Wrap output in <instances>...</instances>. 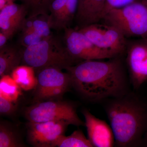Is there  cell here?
<instances>
[{
	"mask_svg": "<svg viewBox=\"0 0 147 147\" xmlns=\"http://www.w3.org/2000/svg\"><path fill=\"white\" fill-rule=\"evenodd\" d=\"M67 0H54L49 8L47 18L51 27L53 22L59 15L65 6Z\"/></svg>",
	"mask_w": 147,
	"mask_h": 147,
	"instance_id": "22",
	"label": "cell"
},
{
	"mask_svg": "<svg viewBox=\"0 0 147 147\" xmlns=\"http://www.w3.org/2000/svg\"><path fill=\"white\" fill-rule=\"evenodd\" d=\"M37 72V84L34 95L36 102L60 97L71 86L69 73L63 72L61 69L46 67Z\"/></svg>",
	"mask_w": 147,
	"mask_h": 147,
	"instance_id": "7",
	"label": "cell"
},
{
	"mask_svg": "<svg viewBox=\"0 0 147 147\" xmlns=\"http://www.w3.org/2000/svg\"><path fill=\"white\" fill-rule=\"evenodd\" d=\"M139 2H144V0H106L103 17L112 9L121 8L130 4Z\"/></svg>",
	"mask_w": 147,
	"mask_h": 147,
	"instance_id": "23",
	"label": "cell"
},
{
	"mask_svg": "<svg viewBox=\"0 0 147 147\" xmlns=\"http://www.w3.org/2000/svg\"><path fill=\"white\" fill-rule=\"evenodd\" d=\"M22 62L36 71L48 67L67 69L76 64L66 47L53 36L26 47L23 51Z\"/></svg>",
	"mask_w": 147,
	"mask_h": 147,
	"instance_id": "3",
	"label": "cell"
},
{
	"mask_svg": "<svg viewBox=\"0 0 147 147\" xmlns=\"http://www.w3.org/2000/svg\"><path fill=\"white\" fill-rule=\"evenodd\" d=\"M54 147H93L89 140L80 129L75 130L69 136H61L55 142Z\"/></svg>",
	"mask_w": 147,
	"mask_h": 147,
	"instance_id": "17",
	"label": "cell"
},
{
	"mask_svg": "<svg viewBox=\"0 0 147 147\" xmlns=\"http://www.w3.org/2000/svg\"><path fill=\"white\" fill-rule=\"evenodd\" d=\"M89 140L93 147H112L115 137L111 126L105 121L96 117L86 109L82 111Z\"/></svg>",
	"mask_w": 147,
	"mask_h": 147,
	"instance_id": "11",
	"label": "cell"
},
{
	"mask_svg": "<svg viewBox=\"0 0 147 147\" xmlns=\"http://www.w3.org/2000/svg\"><path fill=\"white\" fill-rule=\"evenodd\" d=\"M15 110V105L12 102L0 95V113L2 115L12 114Z\"/></svg>",
	"mask_w": 147,
	"mask_h": 147,
	"instance_id": "25",
	"label": "cell"
},
{
	"mask_svg": "<svg viewBox=\"0 0 147 147\" xmlns=\"http://www.w3.org/2000/svg\"><path fill=\"white\" fill-rule=\"evenodd\" d=\"M78 30L96 46L114 57L125 54L128 40L115 27L99 22Z\"/></svg>",
	"mask_w": 147,
	"mask_h": 147,
	"instance_id": "6",
	"label": "cell"
},
{
	"mask_svg": "<svg viewBox=\"0 0 147 147\" xmlns=\"http://www.w3.org/2000/svg\"><path fill=\"white\" fill-rule=\"evenodd\" d=\"M44 39L34 30V29L23 32L21 36V44L27 47L39 42Z\"/></svg>",
	"mask_w": 147,
	"mask_h": 147,
	"instance_id": "24",
	"label": "cell"
},
{
	"mask_svg": "<svg viewBox=\"0 0 147 147\" xmlns=\"http://www.w3.org/2000/svg\"><path fill=\"white\" fill-rule=\"evenodd\" d=\"M25 115L31 122L63 121L74 126H85L74 105L65 101L48 100L36 102L26 109Z\"/></svg>",
	"mask_w": 147,
	"mask_h": 147,
	"instance_id": "5",
	"label": "cell"
},
{
	"mask_svg": "<svg viewBox=\"0 0 147 147\" xmlns=\"http://www.w3.org/2000/svg\"><path fill=\"white\" fill-rule=\"evenodd\" d=\"M101 23L118 30L127 38H147V4L143 2L130 4L110 10Z\"/></svg>",
	"mask_w": 147,
	"mask_h": 147,
	"instance_id": "4",
	"label": "cell"
},
{
	"mask_svg": "<svg viewBox=\"0 0 147 147\" xmlns=\"http://www.w3.org/2000/svg\"><path fill=\"white\" fill-rule=\"evenodd\" d=\"M21 88L10 75L1 77L0 80V95L11 102L16 101L21 94Z\"/></svg>",
	"mask_w": 147,
	"mask_h": 147,
	"instance_id": "18",
	"label": "cell"
},
{
	"mask_svg": "<svg viewBox=\"0 0 147 147\" xmlns=\"http://www.w3.org/2000/svg\"><path fill=\"white\" fill-rule=\"evenodd\" d=\"M23 51L12 45L0 48V76L9 74L22 61Z\"/></svg>",
	"mask_w": 147,
	"mask_h": 147,
	"instance_id": "14",
	"label": "cell"
},
{
	"mask_svg": "<svg viewBox=\"0 0 147 147\" xmlns=\"http://www.w3.org/2000/svg\"><path fill=\"white\" fill-rule=\"evenodd\" d=\"M18 136L13 129L5 124L0 125V147L22 146Z\"/></svg>",
	"mask_w": 147,
	"mask_h": 147,
	"instance_id": "20",
	"label": "cell"
},
{
	"mask_svg": "<svg viewBox=\"0 0 147 147\" xmlns=\"http://www.w3.org/2000/svg\"><path fill=\"white\" fill-rule=\"evenodd\" d=\"M147 4V0H144V2Z\"/></svg>",
	"mask_w": 147,
	"mask_h": 147,
	"instance_id": "29",
	"label": "cell"
},
{
	"mask_svg": "<svg viewBox=\"0 0 147 147\" xmlns=\"http://www.w3.org/2000/svg\"><path fill=\"white\" fill-rule=\"evenodd\" d=\"M115 137V146L141 147L147 131V101L130 91L102 101Z\"/></svg>",
	"mask_w": 147,
	"mask_h": 147,
	"instance_id": "2",
	"label": "cell"
},
{
	"mask_svg": "<svg viewBox=\"0 0 147 147\" xmlns=\"http://www.w3.org/2000/svg\"><path fill=\"white\" fill-rule=\"evenodd\" d=\"M124 56L107 61L81 62L66 69L71 86L85 99L100 102L130 92L131 84Z\"/></svg>",
	"mask_w": 147,
	"mask_h": 147,
	"instance_id": "1",
	"label": "cell"
},
{
	"mask_svg": "<svg viewBox=\"0 0 147 147\" xmlns=\"http://www.w3.org/2000/svg\"><path fill=\"white\" fill-rule=\"evenodd\" d=\"M28 11V17L48 16L49 8L54 0H20Z\"/></svg>",
	"mask_w": 147,
	"mask_h": 147,
	"instance_id": "19",
	"label": "cell"
},
{
	"mask_svg": "<svg viewBox=\"0 0 147 147\" xmlns=\"http://www.w3.org/2000/svg\"><path fill=\"white\" fill-rule=\"evenodd\" d=\"M69 125L63 121L29 122L27 125L29 142L35 147H53L56 141L64 135Z\"/></svg>",
	"mask_w": 147,
	"mask_h": 147,
	"instance_id": "10",
	"label": "cell"
},
{
	"mask_svg": "<svg viewBox=\"0 0 147 147\" xmlns=\"http://www.w3.org/2000/svg\"><path fill=\"white\" fill-rule=\"evenodd\" d=\"M47 16L40 15L35 17L33 24L34 31L43 38L52 36L51 28Z\"/></svg>",
	"mask_w": 147,
	"mask_h": 147,
	"instance_id": "21",
	"label": "cell"
},
{
	"mask_svg": "<svg viewBox=\"0 0 147 147\" xmlns=\"http://www.w3.org/2000/svg\"><path fill=\"white\" fill-rule=\"evenodd\" d=\"M7 1H8L7 0H0V10L2 9L7 4Z\"/></svg>",
	"mask_w": 147,
	"mask_h": 147,
	"instance_id": "28",
	"label": "cell"
},
{
	"mask_svg": "<svg viewBox=\"0 0 147 147\" xmlns=\"http://www.w3.org/2000/svg\"><path fill=\"white\" fill-rule=\"evenodd\" d=\"M8 38L5 34L2 32L0 33V48L5 46L7 41L8 40Z\"/></svg>",
	"mask_w": 147,
	"mask_h": 147,
	"instance_id": "26",
	"label": "cell"
},
{
	"mask_svg": "<svg viewBox=\"0 0 147 147\" xmlns=\"http://www.w3.org/2000/svg\"><path fill=\"white\" fill-rule=\"evenodd\" d=\"M141 147H147V131L145 133L143 138Z\"/></svg>",
	"mask_w": 147,
	"mask_h": 147,
	"instance_id": "27",
	"label": "cell"
},
{
	"mask_svg": "<svg viewBox=\"0 0 147 147\" xmlns=\"http://www.w3.org/2000/svg\"><path fill=\"white\" fill-rule=\"evenodd\" d=\"M64 30L65 47L76 64L85 61L115 57L96 46L79 30L68 28Z\"/></svg>",
	"mask_w": 147,
	"mask_h": 147,
	"instance_id": "8",
	"label": "cell"
},
{
	"mask_svg": "<svg viewBox=\"0 0 147 147\" xmlns=\"http://www.w3.org/2000/svg\"><path fill=\"white\" fill-rule=\"evenodd\" d=\"M0 11L1 32L8 39L21 30L24 21L28 17L27 9L23 4H17L10 2Z\"/></svg>",
	"mask_w": 147,
	"mask_h": 147,
	"instance_id": "12",
	"label": "cell"
},
{
	"mask_svg": "<svg viewBox=\"0 0 147 147\" xmlns=\"http://www.w3.org/2000/svg\"><path fill=\"white\" fill-rule=\"evenodd\" d=\"M105 1L106 0H78L74 19L78 29L100 22Z\"/></svg>",
	"mask_w": 147,
	"mask_h": 147,
	"instance_id": "13",
	"label": "cell"
},
{
	"mask_svg": "<svg viewBox=\"0 0 147 147\" xmlns=\"http://www.w3.org/2000/svg\"><path fill=\"white\" fill-rule=\"evenodd\" d=\"M78 0H67L64 7L51 26L57 30L69 28L74 20L78 7Z\"/></svg>",
	"mask_w": 147,
	"mask_h": 147,
	"instance_id": "16",
	"label": "cell"
},
{
	"mask_svg": "<svg viewBox=\"0 0 147 147\" xmlns=\"http://www.w3.org/2000/svg\"><path fill=\"white\" fill-rule=\"evenodd\" d=\"M35 70L30 66L19 65L11 73V76L21 89L25 91L34 89L37 84Z\"/></svg>",
	"mask_w": 147,
	"mask_h": 147,
	"instance_id": "15",
	"label": "cell"
},
{
	"mask_svg": "<svg viewBox=\"0 0 147 147\" xmlns=\"http://www.w3.org/2000/svg\"><path fill=\"white\" fill-rule=\"evenodd\" d=\"M125 55L131 86L139 89L147 79V38L127 40Z\"/></svg>",
	"mask_w": 147,
	"mask_h": 147,
	"instance_id": "9",
	"label": "cell"
}]
</instances>
